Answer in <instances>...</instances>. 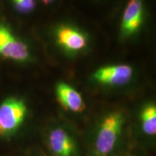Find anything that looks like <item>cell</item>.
<instances>
[{"label": "cell", "instance_id": "obj_11", "mask_svg": "<svg viewBox=\"0 0 156 156\" xmlns=\"http://www.w3.org/2000/svg\"><path fill=\"white\" fill-rule=\"evenodd\" d=\"M42 1L44 2L45 4H49V3H51L52 2H54V0H42Z\"/></svg>", "mask_w": 156, "mask_h": 156}, {"label": "cell", "instance_id": "obj_6", "mask_svg": "<svg viewBox=\"0 0 156 156\" xmlns=\"http://www.w3.org/2000/svg\"><path fill=\"white\" fill-rule=\"evenodd\" d=\"M48 141L51 151L56 156L75 155V142L63 129L56 128L51 131Z\"/></svg>", "mask_w": 156, "mask_h": 156}, {"label": "cell", "instance_id": "obj_7", "mask_svg": "<svg viewBox=\"0 0 156 156\" xmlns=\"http://www.w3.org/2000/svg\"><path fill=\"white\" fill-rule=\"evenodd\" d=\"M143 20V0H129L124 12L122 30L125 36L137 31Z\"/></svg>", "mask_w": 156, "mask_h": 156}, {"label": "cell", "instance_id": "obj_8", "mask_svg": "<svg viewBox=\"0 0 156 156\" xmlns=\"http://www.w3.org/2000/svg\"><path fill=\"white\" fill-rule=\"evenodd\" d=\"M56 93L57 98L64 108L73 112H81L85 108L81 95L76 90L66 83H58Z\"/></svg>", "mask_w": 156, "mask_h": 156}, {"label": "cell", "instance_id": "obj_3", "mask_svg": "<svg viewBox=\"0 0 156 156\" xmlns=\"http://www.w3.org/2000/svg\"><path fill=\"white\" fill-rule=\"evenodd\" d=\"M0 56L18 62H24L30 58L26 44L13 34L3 23H0Z\"/></svg>", "mask_w": 156, "mask_h": 156}, {"label": "cell", "instance_id": "obj_5", "mask_svg": "<svg viewBox=\"0 0 156 156\" xmlns=\"http://www.w3.org/2000/svg\"><path fill=\"white\" fill-rule=\"evenodd\" d=\"M56 40L64 49L69 52H77L86 47L87 39L77 29L69 26H61L56 31Z\"/></svg>", "mask_w": 156, "mask_h": 156}, {"label": "cell", "instance_id": "obj_1", "mask_svg": "<svg viewBox=\"0 0 156 156\" xmlns=\"http://www.w3.org/2000/svg\"><path fill=\"white\" fill-rule=\"evenodd\" d=\"M124 124V117L119 112H113L103 119L95 140V151L100 156H107L114 151Z\"/></svg>", "mask_w": 156, "mask_h": 156}, {"label": "cell", "instance_id": "obj_10", "mask_svg": "<svg viewBox=\"0 0 156 156\" xmlns=\"http://www.w3.org/2000/svg\"><path fill=\"white\" fill-rule=\"evenodd\" d=\"M14 8L22 14H28L36 7V0H11Z\"/></svg>", "mask_w": 156, "mask_h": 156}, {"label": "cell", "instance_id": "obj_9", "mask_svg": "<svg viewBox=\"0 0 156 156\" xmlns=\"http://www.w3.org/2000/svg\"><path fill=\"white\" fill-rule=\"evenodd\" d=\"M142 125L143 131L148 135L156 133V108L155 105H147L142 112Z\"/></svg>", "mask_w": 156, "mask_h": 156}, {"label": "cell", "instance_id": "obj_4", "mask_svg": "<svg viewBox=\"0 0 156 156\" xmlns=\"http://www.w3.org/2000/svg\"><path fill=\"white\" fill-rule=\"evenodd\" d=\"M133 70L125 64L108 66L95 72L93 77L98 83L108 85H122L131 79Z\"/></svg>", "mask_w": 156, "mask_h": 156}, {"label": "cell", "instance_id": "obj_2", "mask_svg": "<svg viewBox=\"0 0 156 156\" xmlns=\"http://www.w3.org/2000/svg\"><path fill=\"white\" fill-rule=\"evenodd\" d=\"M27 106L16 98L6 99L0 105V136H9L17 131L24 122Z\"/></svg>", "mask_w": 156, "mask_h": 156}]
</instances>
